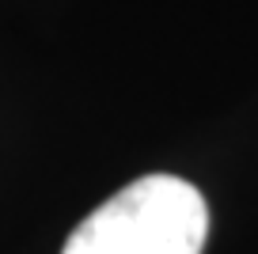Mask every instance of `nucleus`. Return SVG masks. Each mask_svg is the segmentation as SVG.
<instances>
[{
  "label": "nucleus",
  "mask_w": 258,
  "mask_h": 254,
  "mask_svg": "<svg viewBox=\"0 0 258 254\" xmlns=\"http://www.w3.org/2000/svg\"><path fill=\"white\" fill-rule=\"evenodd\" d=\"M209 209L178 175H145L76 224L61 254H202Z\"/></svg>",
  "instance_id": "obj_1"
}]
</instances>
